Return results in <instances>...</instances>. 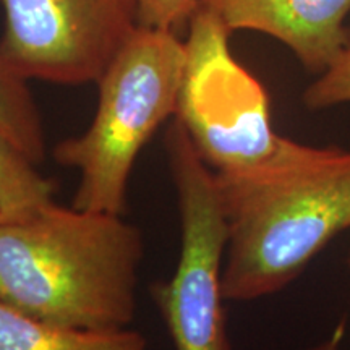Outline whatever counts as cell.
Masks as SVG:
<instances>
[{
	"mask_svg": "<svg viewBox=\"0 0 350 350\" xmlns=\"http://www.w3.org/2000/svg\"><path fill=\"white\" fill-rule=\"evenodd\" d=\"M214 177L227 230L226 301L282 291L350 229V151L282 137L260 163Z\"/></svg>",
	"mask_w": 350,
	"mask_h": 350,
	"instance_id": "cell-1",
	"label": "cell"
},
{
	"mask_svg": "<svg viewBox=\"0 0 350 350\" xmlns=\"http://www.w3.org/2000/svg\"><path fill=\"white\" fill-rule=\"evenodd\" d=\"M143 234L122 214L51 204L0 229V300L51 325L124 329L137 313Z\"/></svg>",
	"mask_w": 350,
	"mask_h": 350,
	"instance_id": "cell-2",
	"label": "cell"
},
{
	"mask_svg": "<svg viewBox=\"0 0 350 350\" xmlns=\"http://www.w3.org/2000/svg\"><path fill=\"white\" fill-rule=\"evenodd\" d=\"M185 44L177 33L138 26L99 78L94 119L80 137L54 148L57 164L80 172L73 208L122 214L135 161L175 117Z\"/></svg>",
	"mask_w": 350,
	"mask_h": 350,
	"instance_id": "cell-3",
	"label": "cell"
},
{
	"mask_svg": "<svg viewBox=\"0 0 350 350\" xmlns=\"http://www.w3.org/2000/svg\"><path fill=\"white\" fill-rule=\"evenodd\" d=\"M230 31L200 7L188 23L175 120L214 172L243 169L268 157L281 142L269 96L235 59Z\"/></svg>",
	"mask_w": 350,
	"mask_h": 350,
	"instance_id": "cell-4",
	"label": "cell"
},
{
	"mask_svg": "<svg viewBox=\"0 0 350 350\" xmlns=\"http://www.w3.org/2000/svg\"><path fill=\"white\" fill-rule=\"evenodd\" d=\"M167 157L180 211V256L169 281L152 291L175 350H234L227 332L222 265L227 230L214 170L177 120Z\"/></svg>",
	"mask_w": 350,
	"mask_h": 350,
	"instance_id": "cell-5",
	"label": "cell"
},
{
	"mask_svg": "<svg viewBox=\"0 0 350 350\" xmlns=\"http://www.w3.org/2000/svg\"><path fill=\"white\" fill-rule=\"evenodd\" d=\"M0 57L28 80L98 83L138 29L137 0H0Z\"/></svg>",
	"mask_w": 350,
	"mask_h": 350,
	"instance_id": "cell-6",
	"label": "cell"
},
{
	"mask_svg": "<svg viewBox=\"0 0 350 350\" xmlns=\"http://www.w3.org/2000/svg\"><path fill=\"white\" fill-rule=\"evenodd\" d=\"M229 31L278 39L312 73H323L350 47V0H201Z\"/></svg>",
	"mask_w": 350,
	"mask_h": 350,
	"instance_id": "cell-7",
	"label": "cell"
},
{
	"mask_svg": "<svg viewBox=\"0 0 350 350\" xmlns=\"http://www.w3.org/2000/svg\"><path fill=\"white\" fill-rule=\"evenodd\" d=\"M142 332L77 329L41 321L0 300V350H146Z\"/></svg>",
	"mask_w": 350,
	"mask_h": 350,
	"instance_id": "cell-8",
	"label": "cell"
},
{
	"mask_svg": "<svg viewBox=\"0 0 350 350\" xmlns=\"http://www.w3.org/2000/svg\"><path fill=\"white\" fill-rule=\"evenodd\" d=\"M0 133V229L29 221L54 204V182Z\"/></svg>",
	"mask_w": 350,
	"mask_h": 350,
	"instance_id": "cell-9",
	"label": "cell"
},
{
	"mask_svg": "<svg viewBox=\"0 0 350 350\" xmlns=\"http://www.w3.org/2000/svg\"><path fill=\"white\" fill-rule=\"evenodd\" d=\"M0 133L33 163H42L46 142L41 116L25 78L0 57Z\"/></svg>",
	"mask_w": 350,
	"mask_h": 350,
	"instance_id": "cell-10",
	"label": "cell"
},
{
	"mask_svg": "<svg viewBox=\"0 0 350 350\" xmlns=\"http://www.w3.org/2000/svg\"><path fill=\"white\" fill-rule=\"evenodd\" d=\"M308 109H327L350 103V47L327 67L304 94Z\"/></svg>",
	"mask_w": 350,
	"mask_h": 350,
	"instance_id": "cell-11",
	"label": "cell"
},
{
	"mask_svg": "<svg viewBox=\"0 0 350 350\" xmlns=\"http://www.w3.org/2000/svg\"><path fill=\"white\" fill-rule=\"evenodd\" d=\"M139 26L177 33L188 26L201 0H137Z\"/></svg>",
	"mask_w": 350,
	"mask_h": 350,
	"instance_id": "cell-12",
	"label": "cell"
},
{
	"mask_svg": "<svg viewBox=\"0 0 350 350\" xmlns=\"http://www.w3.org/2000/svg\"><path fill=\"white\" fill-rule=\"evenodd\" d=\"M345 338V323L340 321L338 326L332 329V332L327 338L314 345L312 349H306V350H340L342 349V342Z\"/></svg>",
	"mask_w": 350,
	"mask_h": 350,
	"instance_id": "cell-13",
	"label": "cell"
},
{
	"mask_svg": "<svg viewBox=\"0 0 350 350\" xmlns=\"http://www.w3.org/2000/svg\"><path fill=\"white\" fill-rule=\"evenodd\" d=\"M349 265H350V258H349Z\"/></svg>",
	"mask_w": 350,
	"mask_h": 350,
	"instance_id": "cell-14",
	"label": "cell"
}]
</instances>
